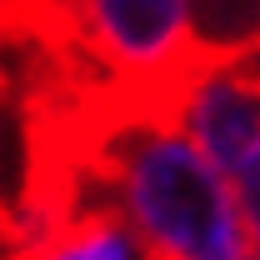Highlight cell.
<instances>
[{
  "instance_id": "6da1fadb",
  "label": "cell",
  "mask_w": 260,
  "mask_h": 260,
  "mask_svg": "<svg viewBox=\"0 0 260 260\" xmlns=\"http://www.w3.org/2000/svg\"><path fill=\"white\" fill-rule=\"evenodd\" d=\"M175 125L230 180V170L260 140V55L200 60L175 100Z\"/></svg>"
},
{
  "instance_id": "7a4b0ae2",
  "label": "cell",
  "mask_w": 260,
  "mask_h": 260,
  "mask_svg": "<svg viewBox=\"0 0 260 260\" xmlns=\"http://www.w3.org/2000/svg\"><path fill=\"white\" fill-rule=\"evenodd\" d=\"M30 260H150L140 235L125 225V215L110 200H80L65 220L35 235Z\"/></svg>"
},
{
  "instance_id": "3957f363",
  "label": "cell",
  "mask_w": 260,
  "mask_h": 260,
  "mask_svg": "<svg viewBox=\"0 0 260 260\" xmlns=\"http://www.w3.org/2000/svg\"><path fill=\"white\" fill-rule=\"evenodd\" d=\"M190 35L200 60L260 55V0H190Z\"/></svg>"
},
{
  "instance_id": "277c9868",
  "label": "cell",
  "mask_w": 260,
  "mask_h": 260,
  "mask_svg": "<svg viewBox=\"0 0 260 260\" xmlns=\"http://www.w3.org/2000/svg\"><path fill=\"white\" fill-rule=\"evenodd\" d=\"M230 195H235V215L245 225L250 250H260V140H255V150L230 170Z\"/></svg>"
},
{
  "instance_id": "5b68a950",
  "label": "cell",
  "mask_w": 260,
  "mask_h": 260,
  "mask_svg": "<svg viewBox=\"0 0 260 260\" xmlns=\"http://www.w3.org/2000/svg\"><path fill=\"white\" fill-rule=\"evenodd\" d=\"M10 260H30V250H25V245H20V250H15V255H10Z\"/></svg>"
},
{
  "instance_id": "8992f818",
  "label": "cell",
  "mask_w": 260,
  "mask_h": 260,
  "mask_svg": "<svg viewBox=\"0 0 260 260\" xmlns=\"http://www.w3.org/2000/svg\"><path fill=\"white\" fill-rule=\"evenodd\" d=\"M240 260H260V250H245V255H240Z\"/></svg>"
}]
</instances>
